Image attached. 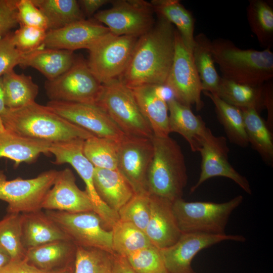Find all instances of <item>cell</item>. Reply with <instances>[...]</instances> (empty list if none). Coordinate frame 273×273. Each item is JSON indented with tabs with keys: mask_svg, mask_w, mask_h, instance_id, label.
I'll return each mask as SVG.
<instances>
[{
	"mask_svg": "<svg viewBox=\"0 0 273 273\" xmlns=\"http://www.w3.org/2000/svg\"><path fill=\"white\" fill-rule=\"evenodd\" d=\"M157 16L153 27L139 37L127 67L118 78L130 88L164 85L174 56L175 28Z\"/></svg>",
	"mask_w": 273,
	"mask_h": 273,
	"instance_id": "6da1fadb",
	"label": "cell"
},
{
	"mask_svg": "<svg viewBox=\"0 0 273 273\" xmlns=\"http://www.w3.org/2000/svg\"><path fill=\"white\" fill-rule=\"evenodd\" d=\"M0 119L4 127L11 132L52 143L85 140L95 136L35 101L18 108H6Z\"/></svg>",
	"mask_w": 273,
	"mask_h": 273,
	"instance_id": "7a4b0ae2",
	"label": "cell"
},
{
	"mask_svg": "<svg viewBox=\"0 0 273 273\" xmlns=\"http://www.w3.org/2000/svg\"><path fill=\"white\" fill-rule=\"evenodd\" d=\"M215 64L222 77L236 83L260 86L273 78V53L271 49L258 51L242 49L231 40L217 38L212 41Z\"/></svg>",
	"mask_w": 273,
	"mask_h": 273,
	"instance_id": "3957f363",
	"label": "cell"
},
{
	"mask_svg": "<svg viewBox=\"0 0 273 273\" xmlns=\"http://www.w3.org/2000/svg\"><path fill=\"white\" fill-rule=\"evenodd\" d=\"M154 154L147 178L149 194L171 202L182 198L188 183L184 155L178 143L167 137L153 136Z\"/></svg>",
	"mask_w": 273,
	"mask_h": 273,
	"instance_id": "277c9868",
	"label": "cell"
},
{
	"mask_svg": "<svg viewBox=\"0 0 273 273\" xmlns=\"http://www.w3.org/2000/svg\"><path fill=\"white\" fill-rule=\"evenodd\" d=\"M96 105L127 135L152 139L154 133L131 89L119 78L102 84Z\"/></svg>",
	"mask_w": 273,
	"mask_h": 273,
	"instance_id": "5b68a950",
	"label": "cell"
},
{
	"mask_svg": "<svg viewBox=\"0 0 273 273\" xmlns=\"http://www.w3.org/2000/svg\"><path fill=\"white\" fill-rule=\"evenodd\" d=\"M243 200L242 195L221 203L180 198L173 202L172 210L181 233L223 235L231 213Z\"/></svg>",
	"mask_w": 273,
	"mask_h": 273,
	"instance_id": "8992f818",
	"label": "cell"
},
{
	"mask_svg": "<svg viewBox=\"0 0 273 273\" xmlns=\"http://www.w3.org/2000/svg\"><path fill=\"white\" fill-rule=\"evenodd\" d=\"M102 86L87 61L76 58L67 71L54 79L47 80L44 88L51 101L96 104Z\"/></svg>",
	"mask_w": 273,
	"mask_h": 273,
	"instance_id": "52a82bcc",
	"label": "cell"
},
{
	"mask_svg": "<svg viewBox=\"0 0 273 273\" xmlns=\"http://www.w3.org/2000/svg\"><path fill=\"white\" fill-rule=\"evenodd\" d=\"M58 171L50 169L36 177L8 180L0 170V200L8 203L7 213H26L41 210L42 202L54 184Z\"/></svg>",
	"mask_w": 273,
	"mask_h": 273,
	"instance_id": "ba28073f",
	"label": "cell"
},
{
	"mask_svg": "<svg viewBox=\"0 0 273 273\" xmlns=\"http://www.w3.org/2000/svg\"><path fill=\"white\" fill-rule=\"evenodd\" d=\"M138 38L110 33L88 50V66L102 84L122 75L128 65Z\"/></svg>",
	"mask_w": 273,
	"mask_h": 273,
	"instance_id": "9c48e42d",
	"label": "cell"
},
{
	"mask_svg": "<svg viewBox=\"0 0 273 273\" xmlns=\"http://www.w3.org/2000/svg\"><path fill=\"white\" fill-rule=\"evenodd\" d=\"M164 86L181 103L190 107L195 106L197 111L204 107L201 97L202 84L192 52L187 47L176 29L173 59Z\"/></svg>",
	"mask_w": 273,
	"mask_h": 273,
	"instance_id": "30bf717a",
	"label": "cell"
},
{
	"mask_svg": "<svg viewBox=\"0 0 273 273\" xmlns=\"http://www.w3.org/2000/svg\"><path fill=\"white\" fill-rule=\"evenodd\" d=\"M84 141L78 139L52 143L49 152L55 156L54 164L68 163L75 169L85 185V191L92 203L93 211L100 217L108 229L112 230L119 220V215L101 200L96 191L93 179L95 167L83 154Z\"/></svg>",
	"mask_w": 273,
	"mask_h": 273,
	"instance_id": "8fae6325",
	"label": "cell"
},
{
	"mask_svg": "<svg viewBox=\"0 0 273 273\" xmlns=\"http://www.w3.org/2000/svg\"><path fill=\"white\" fill-rule=\"evenodd\" d=\"M112 7L99 11L95 19L104 24L117 36L140 37L149 31L155 21L151 4L144 0L111 1Z\"/></svg>",
	"mask_w": 273,
	"mask_h": 273,
	"instance_id": "7c38bea8",
	"label": "cell"
},
{
	"mask_svg": "<svg viewBox=\"0 0 273 273\" xmlns=\"http://www.w3.org/2000/svg\"><path fill=\"white\" fill-rule=\"evenodd\" d=\"M76 245L114 253L112 231L93 211L70 213L56 210L45 212Z\"/></svg>",
	"mask_w": 273,
	"mask_h": 273,
	"instance_id": "4fadbf2b",
	"label": "cell"
},
{
	"mask_svg": "<svg viewBox=\"0 0 273 273\" xmlns=\"http://www.w3.org/2000/svg\"><path fill=\"white\" fill-rule=\"evenodd\" d=\"M229 151L226 138L214 135L208 128L200 141L198 152L201 157V172L197 182L190 189L191 194L205 181L216 176L231 179L246 193L252 194L247 179L236 171L229 163Z\"/></svg>",
	"mask_w": 273,
	"mask_h": 273,
	"instance_id": "5bb4252c",
	"label": "cell"
},
{
	"mask_svg": "<svg viewBox=\"0 0 273 273\" xmlns=\"http://www.w3.org/2000/svg\"><path fill=\"white\" fill-rule=\"evenodd\" d=\"M153 154L152 139L125 135L118 142L117 169L135 193H148L147 174Z\"/></svg>",
	"mask_w": 273,
	"mask_h": 273,
	"instance_id": "9a60e30c",
	"label": "cell"
},
{
	"mask_svg": "<svg viewBox=\"0 0 273 273\" xmlns=\"http://www.w3.org/2000/svg\"><path fill=\"white\" fill-rule=\"evenodd\" d=\"M46 106L96 136L119 142L125 135L107 113L96 104L50 101Z\"/></svg>",
	"mask_w": 273,
	"mask_h": 273,
	"instance_id": "2e32d148",
	"label": "cell"
},
{
	"mask_svg": "<svg viewBox=\"0 0 273 273\" xmlns=\"http://www.w3.org/2000/svg\"><path fill=\"white\" fill-rule=\"evenodd\" d=\"M245 240L244 236L238 235L181 233L174 244L160 249L169 273H196L191 262L199 252L224 241L243 242Z\"/></svg>",
	"mask_w": 273,
	"mask_h": 273,
	"instance_id": "e0dca14e",
	"label": "cell"
},
{
	"mask_svg": "<svg viewBox=\"0 0 273 273\" xmlns=\"http://www.w3.org/2000/svg\"><path fill=\"white\" fill-rule=\"evenodd\" d=\"M110 33L107 26L95 19H85L59 29L48 30L43 46L72 52L81 49L89 50Z\"/></svg>",
	"mask_w": 273,
	"mask_h": 273,
	"instance_id": "ac0fdd59",
	"label": "cell"
},
{
	"mask_svg": "<svg viewBox=\"0 0 273 273\" xmlns=\"http://www.w3.org/2000/svg\"><path fill=\"white\" fill-rule=\"evenodd\" d=\"M42 209L70 213L93 211L90 200L85 192L76 184L72 170L58 171L55 182L42 203Z\"/></svg>",
	"mask_w": 273,
	"mask_h": 273,
	"instance_id": "d6986e66",
	"label": "cell"
},
{
	"mask_svg": "<svg viewBox=\"0 0 273 273\" xmlns=\"http://www.w3.org/2000/svg\"><path fill=\"white\" fill-rule=\"evenodd\" d=\"M150 199V218L145 232L154 246L161 249L168 247L181 234L173 212V202L152 195Z\"/></svg>",
	"mask_w": 273,
	"mask_h": 273,
	"instance_id": "ffe728a7",
	"label": "cell"
},
{
	"mask_svg": "<svg viewBox=\"0 0 273 273\" xmlns=\"http://www.w3.org/2000/svg\"><path fill=\"white\" fill-rule=\"evenodd\" d=\"M52 144L11 132L4 127L0 119V158L12 160L15 167L21 163H34L41 154H50L49 148Z\"/></svg>",
	"mask_w": 273,
	"mask_h": 273,
	"instance_id": "44dd1931",
	"label": "cell"
},
{
	"mask_svg": "<svg viewBox=\"0 0 273 273\" xmlns=\"http://www.w3.org/2000/svg\"><path fill=\"white\" fill-rule=\"evenodd\" d=\"M21 228L22 242L26 250L53 241L71 240L41 210L21 214Z\"/></svg>",
	"mask_w": 273,
	"mask_h": 273,
	"instance_id": "7402d4cb",
	"label": "cell"
},
{
	"mask_svg": "<svg viewBox=\"0 0 273 273\" xmlns=\"http://www.w3.org/2000/svg\"><path fill=\"white\" fill-rule=\"evenodd\" d=\"M158 87L143 85L130 89L154 135L167 137L170 133L168 105L167 101L160 94Z\"/></svg>",
	"mask_w": 273,
	"mask_h": 273,
	"instance_id": "603a6c76",
	"label": "cell"
},
{
	"mask_svg": "<svg viewBox=\"0 0 273 273\" xmlns=\"http://www.w3.org/2000/svg\"><path fill=\"white\" fill-rule=\"evenodd\" d=\"M93 179L98 196L108 206L117 212L135 194L117 169L95 167Z\"/></svg>",
	"mask_w": 273,
	"mask_h": 273,
	"instance_id": "cb8c5ba5",
	"label": "cell"
},
{
	"mask_svg": "<svg viewBox=\"0 0 273 273\" xmlns=\"http://www.w3.org/2000/svg\"><path fill=\"white\" fill-rule=\"evenodd\" d=\"M167 103L170 133H179L188 142L193 152L198 151L200 139L208 128L205 122L200 116L193 113L191 107L174 97L171 98Z\"/></svg>",
	"mask_w": 273,
	"mask_h": 273,
	"instance_id": "d4e9b609",
	"label": "cell"
},
{
	"mask_svg": "<svg viewBox=\"0 0 273 273\" xmlns=\"http://www.w3.org/2000/svg\"><path fill=\"white\" fill-rule=\"evenodd\" d=\"M76 59L72 51L43 47L26 54L19 66L35 68L51 80L70 68Z\"/></svg>",
	"mask_w": 273,
	"mask_h": 273,
	"instance_id": "484cf974",
	"label": "cell"
},
{
	"mask_svg": "<svg viewBox=\"0 0 273 273\" xmlns=\"http://www.w3.org/2000/svg\"><path fill=\"white\" fill-rule=\"evenodd\" d=\"M76 249L71 240H58L26 250L25 259L38 268L55 271L54 268L75 261Z\"/></svg>",
	"mask_w": 273,
	"mask_h": 273,
	"instance_id": "4316f807",
	"label": "cell"
},
{
	"mask_svg": "<svg viewBox=\"0 0 273 273\" xmlns=\"http://www.w3.org/2000/svg\"><path fill=\"white\" fill-rule=\"evenodd\" d=\"M265 83L260 86H251L221 77L215 94L236 107L254 108L259 112L265 109Z\"/></svg>",
	"mask_w": 273,
	"mask_h": 273,
	"instance_id": "83f0119b",
	"label": "cell"
},
{
	"mask_svg": "<svg viewBox=\"0 0 273 273\" xmlns=\"http://www.w3.org/2000/svg\"><path fill=\"white\" fill-rule=\"evenodd\" d=\"M249 144L267 164H273V140L271 130L266 121L254 108H240Z\"/></svg>",
	"mask_w": 273,
	"mask_h": 273,
	"instance_id": "f1b7e54d",
	"label": "cell"
},
{
	"mask_svg": "<svg viewBox=\"0 0 273 273\" xmlns=\"http://www.w3.org/2000/svg\"><path fill=\"white\" fill-rule=\"evenodd\" d=\"M192 53L201 80L202 92L216 94L221 77L215 67L212 41L204 33L197 34L194 37Z\"/></svg>",
	"mask_w": 273,
	"mask_h": 273,
	"instance_id": "f546056e",
	"label": "cell"
},
{
	"mask_svg": "<svg viewBox=\"0 0 273 273\" xmlns=\"http://www.w3.org/2000/svg\"><path fill=\"white\" fill-rule=\"evenodd\" d=\"M150 3L155 13L176 27L185 44L192 52L195 23L192 13L178 0H153Z\"/></svg>",
	"mask_w": 273,
	"mask_h": 273,
	"instance_id": "4dcf8cb0",
	"label": "cell"
},
{
	"mask_svg": "<svg viewBox=\"0 0 273 273\" xmlns=\"http://www.w3.org/2000/svg\"><path fill=\"white\" fill-rule=\"evenodd\" d=\"M202 93L212 102L218 120L229 141L238 146L247 147L249 142L241 109L224 102L215 94Z\"/></svg>",
	"mask_w": 273,
	"mask_h": 273,
	"instance_id": "1f68e13d",
	"label": "cell"
},
{
	"mask_svg": "<svg viewBox=\"0 0 273 273\" xmlns=\"http://www.w3.org/2000/svg\"><path fill=\"white\" fill-rule=\"evenodd\" d=\"M2 78L6 108H18L35 102L39 88L30 76L17 74L13 70Z\"/></svg>",
	"mask_w": 273,
	"mask_h": 273,
	"instance_id": "d6a6232c",
	"label": "cell"
},
{
	"mask_svg": "<svg viewBox=\"0 0 273 273\" xmlns=\"http://www.w3.org/2000/svg\"><path fill=\"white\" fill-rule=\"evenodd\" d=\"M247 21L252 32L264 49L273 46L272 1L250 0L246 9Z\"/></svg>",
	"mask_w": 273,
	"mask_h": 273,
	"instance_id": "836d02e7",
	"label": "cell"
},
{
	"mask_svg": "<svg viewBox=\"0 0 273 273\" xmlns=\"http://www.w3.org/2000/svg\"><path fill=\"white\" fill-rule=\"evenodd\" d=\"M41 11L48 23V30L62 28L85 19V16L76 0H32Z\"/></svg>",
	"mask_w": 273,
	"mask_h": 273,
	"instance_id": "e575fe53",
	"label": "cell"
},
{
	"mask_svg": "<svg viewBox=\"0 0 273 273\" xmlns=\"http://www.w3.org/2000/svg\"><path fill=\"white\" fill-rule=\"evenodd\" d=\"M112 231L113 251L123 256L152 245L145 232L130 222L119 219Z\"/></svg>",
	"mask_w": 273,
	"mask_h": 273,
	"instance_id": "d590c367",
	"label": "cell"
},
{
	"mask_svg": "<svg viewBox=\"0 0 273 273\" xmlns=\"http://www.w3.org/2000/svg\"><path fill=\"white\" fill-rule=\"evenodd\" d=\"M118 142L93 136L84 141L83 153L94 167L116 170Z\"/></svg>",
	"mask_w": 273,
	"mask_h": 273,
	"instance_id": "8d00e7d4",
	"label": "cell"
},
{
	"mask_svg": "<svg viewBox=\"0 0 273 273\" xmlns=\"http://www.w3.org/2000/svg\"><path fill=\"white\" fill-rule=\"evenodd\" d=\"M113 254L100 249L77 245L74 273H111Z\"/></svg>",
	"mask_w": 273,
	"mask_h": 273,
	"instance_id": "74e56055",
	"label": "cell"
},
{
	"mask_svg": "<svg viewBox=\"0 0 273 273\" xmlns=\"http://www.w3.org/2000/svg\"><path fill=\"white\" fill-rule=\"evenodd\" d=\"M0 246L12 260L25 258L26 249L22 242L21 214L7 213L0 220Z\"/></svg>",
	"mask_w": 273,
	"mask_h": 273,
	"instance_id": "f35d334b",
	"label": "cell"
},
{
	"mask_svg": "<svg viewBox=\"0 0 273 273\" xmlns=\"http://www.w3.org/2000/svg\"><path fill=\"white\" fill-rule=\"evenodd\" d=\"M125 257L136 273H169L161 249L153 245L134 251Z\"/></svg>",
	"mask_w": 273,
	"mask_h": 273,
	"instance_id": "ab89813d",
	"label": "cell"
},
{
	"mask_svg": "<svg viewBox=\"0 0 273 273\" xmlns=\"http://www.w3.org/2000/svg\"><path fill=\"white\" fill-rule=\"evenodd\" d=\"M119 219L130 222L143 231L150 214V199L148 193H135L118 211Z\"/></svg>",
	"mask_w": 273,
	"mask_h": 273,
	"instance_id": "60d3db41",
	"label": "cell"
},
{
	"mask_svg": "<svg viewBox=\"0 0 273 273\" xmlns=\"http://www.w3.org/2000/svg\"><path fill=\"white\" fill-rule=\"evenodd\" d=\"M45 30L20 25L13 32V41L16 48L23 53H30L44 47L46 36Z\"/></svg>",
	"mask_w": 273,
	"mask_h": 273,
	"instance_id": "b9f144b4",
	"label": "cell"
},
{
	"mask_svg": "<svg viewBox=\"0 0 273 273\" xmlns=\"http://www.w3.org/2000/svg\"><path fill=\"white\" fill-rule=\"evenodd\" d=\"M15 47L13 32L0 36V77L20 65L26 54Z\"/></svg>",
	"mask_w": 273,
	"mask_h": 273,
	"instance_id": "7bdbcfd3",
	"label": "cell"
},
{
	"mask_svg": "<svg viewBox=\"0 0 273 273\" xmlns=\"http://www.w3.org/2000/svg\"><path fill=\"white\" fill-rule=\"evenodd\" d=\"M16 6L20 25L48 30V23L46 17L32 0H17Z\"/></svg>",
	"mask_w": 273,
	"mask_h": 273,
	"instance_id": "ee69618b",
	"label": "cell"
},
{
	"mask_svg": "<svg viewBox=\"0 0 273 273\" xmlns=\"http://www.w3.org/2000/svg\"><path fill=\"white\" fill-rule=\"evenodd\" d=\"M17 0H0V36L11 32L19 24Z\"/></svg>",
	"mask_w": 273,
	"mask_h": 273,
	"instance_id": "f6af8a7d",
	"label": "cell"
},
{
	"mask_svg": "<svg viewBox=\"0 0 273 273\" xmlns=\"http://www.w3.org/2000/svg\"><path fill=\"white\" fill-rule=\"evenodd\" d=\"M55 271L38 268L29 263L25 258L11 260L0 269V273H53Z\"/></svg>",
	"mask_w": 273,
	"mask_h": 273,
	"instance_id": "bcb514c9",
	"label": "cell"
},
{
	"mask_svg": "<svg viewBox=\"0 0 273 273\" xmlns=\"http://www.w3.org/2000/svg\"><path fill=\"white\" fill-rule=\"evenodd\" d=\"M265 108L267 110L266 123L272 131L273 127V83L270 80L265 83Z\"/></svg>",
	"mask_w": 273,
	"mask_h": 273,
	"instance_id": "7dc6e473",
	"label": "cell"
},
{
	"mask_svg": "<svg viewBox=\"0 0 273 273\" xmlns=\"http://www.w3.org/2000/svg\"><path fill=\"white\" fill-rule=\"evenodd\" d=\"M111 273H136L132 268L125 256L113 254Z\"/></svg>",
	"mask_w": 273,
	"mask_h": 273,
	"instance_id": "c3c4849f",
	"label": "cell"
},
{
	"mask_svg": "<svg viewBox=\"0 0 273 273\" xmlns=\"http://www.w3.org/2000/svg\"><path fill=\"white\" fill-rule=\"evenodd\" d=\"M109 0H80L78 4L84 15L87 16L94 15L103 6L111 3Z\"/></svg>",
	"mask_w": 273,
	"mask_h": 273,
	"instance_id": "681fc988",
	"label": "cell"
},
{
	"mask_svg": "<svg viewBox=\"0 0 273 273\" xmlns=\"http://www.w3.org/2000/svg\"><path fill=\"white\" fill-rule=\"evenodd\" d=\"M11 260L9 254L0 246V269L9 263Z\"/></svg>",
	"mask_w": 273,
	"mask_h": 273,
	"instance_id": "f907efd6",
	"label": "cell"
},
{
	"mask_svg": "<svg viewBox=\"0 0 273 273\" xmlns=\"http://www.w3.org/2000/svg\"><path fill=\"white\" fill-rule=\"evenodd\" d=\"M6 107L5 104L4 98V92L3 88L2 78L0 77V115L6 110Z\"/></svg>",
	"mask_w": 273,
	"mask_h": 273,
	"instance_id": "816d5d0a",
	"label": "cell"
},
{
	"mask_svg": "<svg viewBox=\"0 0 273 273\" xmlns=\"http://www.w3.org/2000/svg\"><path fill=\"white\" fill-rule=\"evenodd\" d=\"M74 268L71 265L67 266L63 268L58 269L54 271L53 273H74Z\"/></svg>",
	"mask_w": 273,
	"mask_h": 273,
	"instance_id": "f5cc1de1",
	"label": "cell"
}]
</instances>
